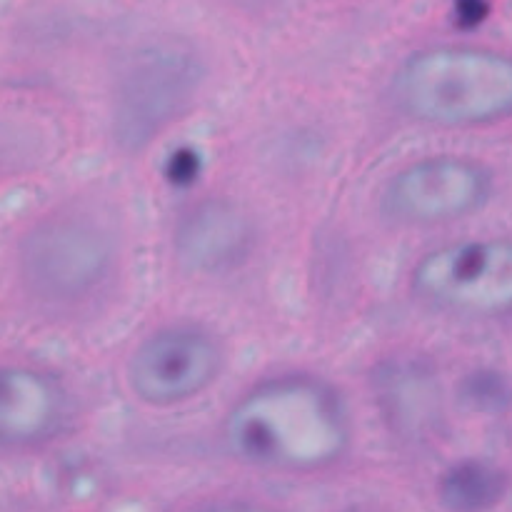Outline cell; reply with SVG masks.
Listing matches in <instances>:
<instances>
[{"mask_svg":"<svg viewBox=\"0 0 512 512\" xmlns=\"http://www.w3.org/2000/svg\"><path fill=\"white\" fill-rule=\"evenodd\" d=\"M413 288L438 308L478 318L512 313V240H463L430 250Z\"/></svg>","mask_w":512,"mask_h":512,"instance_id":"3","label":"cell"},{"mask_svg":"<svg viewBox=\"0 0 512 512\" xmlns=\"http://www.w3.org/2000/svg\"><path fill=\"white\" fill-rule=\"evenodd\" d=\"M253 238V223L238 203L208 198L178 220L175 253L195 273H225L243 263Z\"/></svg>","mask_w":512,"mask_h":512,"instance_id":"8","label":"cell"},{"mask_svg":"<svg viewBox=\"0 0 512 512\" xmlns=\"http://www.w3.org/2000/svg\"><path fill=\"white\" fill-rule=\"evenodd\" d=\"M200 170H203V155L193 145H180L165 160V180L175 188H188L198 180Z\"/></svg>","mask_w":512,"mask_h":512,"instance_id":"12","label":"cell"},{"mask_svg":"<svg viewBox=\"0 0 512 512\" xmlns=\"http://www.w3.org/2000/svg\"><path fill=\"white\" fill-rule=\"evenodd\" d=\"M223 370V348L213 333L195 325L155 330L128 363L133 393L148 405H178L215 383Z\"/></svg>","mask_w":512,"mask_h":512,"instance_id":"6","label":"cell"},{"mask_svg":"<svg viewBox=\"0 0 512 512\" xmlns=\"http://www.w3.org/2000/svg\"><path fill=\"white\" fill-rule=\"evenodd\" d=\"M193 512H273L263 505H255V503H245V500H230V503H213V505H205V508H198Z\"/></svg>","mask_w":512,"mask_h":512,"instance_id":"14","label":"cell"},{"mask_svg":"<svg viewBox=\"0 0 512 512\" xmlns=\"http://www.w3.org/2000/svg\"><path fill=\"white\" fill-rule=\"evenodd\" d=\"M508 493V475L488 460H463L445 470L438 498L450 512H485Z\"/></svg>","mask_w":512,"mask_h":512,"instance_id":"10","label":"cell"},{"mask_svg":"<svg viewBox=\"0 0 512 512\" xmlns=\"http://www.w3.org/2000/svg\"><path fill=\"white\" fill-rule=\"evenodd\" d=\"M65 393L53 375L25 365L0 368V440L33 445L58 433Z\"/></svg>","mask_w":512,"mask_h":512,"instance_id":"9","label":"cell"},{"mask_svg":"<svg viewBox=\"0 0 512 512\" xmlns=\"http://www.w3.org/2000/svg\"><path fill=\"white\" fill-rule=\"evenodd\" d=\"M493 195V175L483 163L458 155L415 160L390 178L383 213L398 223L438 225L478 213Z\"/></svg>","mask_w":512,"mask_h":512,"instance_id":"5","label":"cell"},{"mask_svg":"<svg viewBox=\"0 0 512 512\" xmlns=\"http://www.w3.org/2000/svg\"><path fill=\"white\" fill-rule=\"evenodd\" d=\"M200 85V58L183 43H153L138 50L118 85L115 133L140 148L165 128Z\"/></svg>","mask_w":512,"mask_h":512,"instance_id":"4","label":"cell"},{"mask_svg":"<svg viewBox=\"0 0 512 512\" xmlns=\"http://www.w3.org/2000/svg\"><path fill=\"white\" fill-rule=\"evenodd\" d=\"M113 240L93 220H55L30 238L25 270L35 288L55 300H78L110 275Z\"/></svg>","mask_w":512,"mask_h":512,"instance_id":"7","label":"cell"},{"mask_svg":"<svg viewBox=\"0 0 512 512\" xmlns=\"http://www.w3.org/2000/svg\"><path fill=\"white\" fill-rule=\"evenodd\" d=\"M393 98L420 123H493L512 113V58L475 45L423 48L395 70Z\"/></svg>","mask_w":512,"mask_h":512,"instance_id":"2","label":"cell"},{"mask_svg":"<svg viewBox=\"0 0 512 512\" xmlns=\"http://www.w3.org/2000/svg\"><path fill=\"white\" fill-rule=\"evenodd\" d=\"M235 458L270 470L313 473L338 463L353 425L338 390L313 375H278L250 388L223 425Z\"/></svg>","mask_w":512,"mask_h":512,"instance_id":"1","label":"cell"},{"mask_svg":"<svg viewBox=\"0 0 512 512\" xmlns=\"http://www.w3.org/2000/svg\"><path fill=\"white\" fill-rule=\"evenodd\" d=\"M463 398L475 410L500 413L512 403V388L503 375L493 373V370H478V373H470L465 378Z\"/></svg>","mask_w":512,"mask_h":512,"instance_id":"11","label":"cell"},{"mask_svg":"<svg viewBox=\"0 0 512 512\" xmlns=\"http://www.w3.org/2000/svg\"><path fill=\"white\" fill-rule=\"evenodd\" d=\"M490 15V5L485 3H458L453 8V23L460 30H475L478 25L485 23Z\"/></svg>","mask_w":512,"mask_h":512,"instance_id":"13","label":"cell"}]
</instances>
